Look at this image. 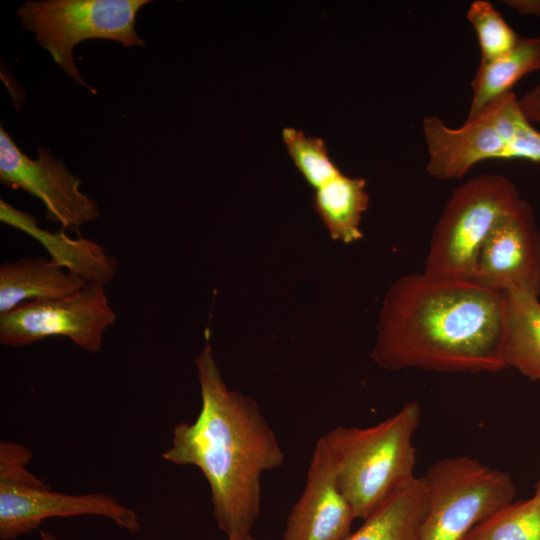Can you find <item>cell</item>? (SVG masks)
I'll return each mask as SVG.
<instances>
[{"label":"cell","instance_id":"13","mask_svg":"<svg viewBox=\"0 0 540 540\" xmlns=\"http://www.w3.org/2000/svg\"><path fill=\"white\" fill-rule=\"evenodd\" d=\"M0 220L38 241L53 262L87 284L105 286L117 274L116 258L92 239L70 237L63 229L54 232L43 229L32 215L2 199Z\"/></svg>","mask_w":540,"mask_h":540},{"label":"cell","instance_id":"12","mask_svg":"<svg viewBox=\"0 0 540 540\" xmlns=\"http://www.w3.org/2000/svg\"><path fill=\"white\" fill-rule=\"evenodd\" d=\"M422 130L426 170L437 180L459 179L479 162L510 158L508 139L488 108L458 128L449 127L438 116H427Z\"/></svg>","mask_w":540,"mask_h":540},{"label":"cell","instance_id":"15","mask_svg":"<svg viewBox=\"0 0 540 540\" xmlns=\"http://www.w3.org/2000/svg\"><path fill=\"white\" fill-rule=\"evenodd\" d=\"M428 506L423 476L394 493L345 540H420Z\"/></svg>","mask_w":540,"mask_h":540},{"label":"cell","instance_id":"7","mask_svg":"<svg viewBox=\"0 0 540 540\" xmlns=\"http://www.w3.org/2000/svg\"><path fill=\"white\" fill-rule=\"evenodd\" d=\"M116 318L105 286L88 284L69 296L22 304L0 315V343L24 347L49 337H65L87 352L98 353L105 331Z\"/></svg>","mask_w":540,"mask_h":540},{"label":"cell","instance_id":"10","mask_svg":"<svg viewBox=\"0 0 540 540\" xmlns=\"http://www.w3.org/2000/svg\"><path fill=\"white\" fill-rule=\"evenodd\" d=\"M471 280L502 293L540 295V230L522 199L483 244Z\"/></svg>","mask_w":540,"mask_h":540},{"label":"cell","instance_id":"25","mask_svg":"<svg viewBox=\"0 0 540 540\" xmlns=\"http://www.w3.org/2000/svg\"><path fill=\"white\" fill-rule=\"evenodd\" d=\"M40 539L41 540H60L56 535L53 533L41 530L40 531Z\"/></svg>","mask_w":540,"mask_h":540},{"label":"cell","instance_id":"19","mask_svg":"<svg viewBox=\"0 0 540 540\" xmlns=\"http://www.w3.org/2000/svg\"><path fill=\"white\" fill-rule=\"evenodd\" d=\"M464 540H540V479L530 498L509 503Z\"/></svg>","mask_w":540,"mask_h":540},{"label":"cell","instance_id":"22","mask_svg":"<svg viewBox=\"0 0 540 540\" xmlns=\"http://www.w3.org/2000/svg\"><path fill=\"white\" fill-rule=\"evenodd\" d=\"M32 452L24 445L10 441L0 442V482L26 486H46L27 468Z\"/></svg>","mask_w":540,"mask_h":540},{"label":"cell","instance_id":"26","mask_svg":"<svg viewBox=\"0 0 540 540\" xmlns=\"http://www.w3.org/2000/svg\"><path fill=\"white\" fill-rule=\"evenodd\" d=\"M227 540H255L252 533L227 537Z\"/></svg>","mask_w":540,"mask_h":540},{"label":"cell","instance_id":"17","mask_svg":"<svg viewBox=\"0 0 540 540\" xmlns=\"http://www.w3.org/2000/svg\"><path fill=\"white\" fill-rule=\"evenodd\" d=\"M540 70V37H519L507 53L480 60L472 86V99L466 120L477 117L497 98L512 91L525 75Z\"/></svg>","mask_w":540,"mask_h":540},{"label":"cell","instance_id":"1","mask_svg":"<svg viewBox=\"0 0 540 540\" xmlns=\"http://www.w3.org/2000/svg\"><path fill=\"white\" fill-rule=\"evenodd\" d=\"M504 333V293L423 271L386 292L371 358L389 371L497 372Z\"/></svg>","mask_w":540,"mask_h":540},{"label":"cell","instance_id":"4","mask_svg":"<svg viewBox=\"0 0 540 540\" xmlns=\"http://www.w3.org/2000/svg\"><path fill=\"white\" fill-rule=\"evenodd\" d=\"M521 200L513 182L499 174L476 176L457 187L431 234L424 272L471 280L483 244Z\"/></svg>","mask_w":540,"mask_h":540},{"label":"cell","instance_id":"2","mask_svg":"<svg viewBox=\"0 0 540 540\" xmlns=\"http://www.w3.org/2000/svg\"><path fill=\"white\" fill-rule=\"evenodd\" d=\"M195 359L201 408L174 426L164 460L194 466L208 482L212 513L227 537L251 533L261 511V479L284 463L278 438L257 402L224 382L206 340Z\"/></svg>","mask_w":540,"mask_h":540},{"label":"cell","instance_id":"23","mask_svg":"<svg viewBox=\"0 0 540 540\" xmlns=\"http://www.w3.org/2000/svg\"><path fill=\"white\" fill-rule=\"evenodd\" d=\"M518 102L530 123H540V79L535 86L518 98Z\"/></svg>","mask_w":540,"mask_h":540},{"label":"cell","instance_id":"24","mask_svg":"<svg viewBox=\"0 0 540 540\" xmlns=\"http://www.w3.org/2000/svg\"><path fill=\"white\" fill-rule=\"evenodd\" d=\"M505 3L519 14L540 17V0H507Z\"/></svg>","mask_w":540,"mask_h":540},{"label":"cell","instance_id":"20","mask_svg":"<svg viewBox=\"0 0 540 540\" xmlns=\"http://www.w3.org/2000/svg\"><path fill=\"white\" fill-rule=\"evenodd\" d=\"M282 139L295 166L314 190L341 173L329 157L323 139L307 136L293 127L282 130Z\"/></svg>","mask_w":540,"mask_h":540},{"label":"cell","instance_id":"6","mask_svg":"<svg viewBox=\"0 0 540 540\" xmlns=\"http://www.w3.org/2000/svg\"><path fill=\"white\" fill-rule=\"evenodd\" d=\"M149 2L31 0L19 6L17 16L20 24L35 34L36 41L74 83L92 91L74 63V47L87 39H106L125 47H143L145 43L135 30V21L138 11Z\"/></svg>","mask_w":540,"mask_h":540},{"label":"cell","instance_id":"18","mask_svg":"<svg viewBox=\"0 0 540 540\" xmlns=\"http://www.w3.org/2000/svg\"><path fill=\"white\" fill-rule=\"evenodd\" d=\"M366 181L342 172L315 190L313 205L333 240L349 244L360 240V223L367 210Z\"/></svg>","mask_w":540,"mask_h":540},{"label":"cell","instance_id":"11","mask_svg":"<svg viewBox=\"0 0 540 540\" xmlns=\"http://www.w3.org/2000/svg\"><path fill=\"white\" fill-rule=\"evenodd\" d=\"M355 519L339 489L330 452L320 437L304 489L287 517L282 540H345Z\"/></svg>","mask_w":540,"mask_h":540},{"label":"cell","instance_id":"16","mask_svg":"<svg viewBox=\"0 0 540 540\" xmlns=\"http://www.w3.org/2000/svg\"><path fill=\"white\" fill-rule=\"evenodd\" d=\"M502 359L531 380H540V300L524 292H506Z\"/></svg>","mask_w":540,"mask_h":540},{"label":"cell","instance_id":"14","mask_svg":"<svg viewBox=\"0 0 540 540\" xmlns=\"http://www.w3.org/2000/svg\"><path fill=\"white\" fill-rule=\"evenodd\" d=\"M88 285L42 256L25 257L0 266V315L16 307L60 299Z\"/></svg>","mask_w":540,"mask_h":540},{"label":"cell","instance_id":"5","mask_svg":"<svg viewBox=\"0 0 540 540\" xmlns=\"http://www.w3.org/2000/svg\"><path fill=\"white\" fill-rule=\"evenodd\" d=\"M423 477L428 506L420 540H464L516 492L509 473L465 455L437 461Z\"/></svg>","mask_w":540,"mask_h":540},{"label":"cell","instance_id":"9","mask_svg":"<svg viewBox=\"0 0 540 540\" xmlns=\"http://www.w3.org/2000/svg\"><path fill=\"white\" fill-rule=\"evenodd\" d=\"M100 516L129 532L140 530L138 514L103 492L66 494L46 486L0 482V538L12 540L53 517Z\"/></svg>","mask_w":540,"mask_h":540},{"label":"cell","instance_id":"8","mask_svg":"<svg viewBox=\"0 0 540 540\" xmlns=\"http://www.w3.org/2000/svg\"><path fill=\"white\" fill-rule=\"evenodd\" d=\"M38 158L24 154L11 136L0 128V181L38 198L46 217L65 231L79 233L81 227L100 215L98 203L80 191L82 180L63 161L42 147Z\"/></svg>","mask_w":540,"mask_h":540},{"label":"cell","instance_id":"21","mask_svg":"<svg viewBox=\"0 0 540 540\" xmlns=\"http://www.w3.org/2000/svg\"><path fill=\"white\" fill-rule=\"evenodd\" d=\"M466 15L477 36L480 60L494 59L507 53L519 40L520 36L486 0L473 1Z\"/></svg>","mask_w":540,"mask_h":540},{"label":"cell","instance_id":"3","mask_svg":"<svg viewBox=\"0 0 540 540\" xmlns=\"http://www.w3.org/2000/svg\"><path fill=\"white\" fill-rule=\"evenodd\" d=\"M420 418L421 407L413 400L376 425L337 426L322 436L356 519L365 520L416 478L413 436Z\"/></svg>","mask_w":540,"mask_h":540}]
</instances>
